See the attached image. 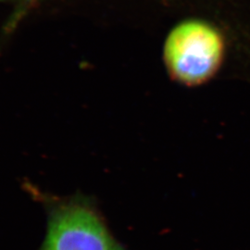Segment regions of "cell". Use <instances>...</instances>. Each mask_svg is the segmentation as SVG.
<instances>
[{"instance_id": "2", "label": "cell", "mask_w": 250, "mask_h": 250, "mask_svg": "<svg viewBox=\"0 0 250 250\" xmlns=\"http://www.w3.org/2000/svg\"><path fill=\"white\" fill-rule=\"evenodd\" d=\"M44 250H125L89 206L70 202L50 215Z\"/></svg>"}, {"instance_id": "3", "label": "cell", "mask_w": 250, "mask_h": 250, "mask_svg": "<svg viewBox=\"0 0 250 250\" xmlns=\"http://www.w3.org/2000/svg\"><path fill=\"white\" fill-rule=\"evenodd\" d=\"M24 1H26L27 3H31V2H35L36 0H24Z\"/></svg>"}, {"instance_id": "1", "label": "cell", "mask_w": 250, "mask_h": 250, "mask_svg": "<svg viewBox=\"0 0 250 250\" xmlns=\"http://www.w3.org/2000/svg\"><path fill=\"white\" fill-rule=\"evenodd\" d=\"M219 31L204 21L190 20L174 27L164 45V59L172 78L188 85L210 79L224 58Z\"/></svg>"}]
</instances>
